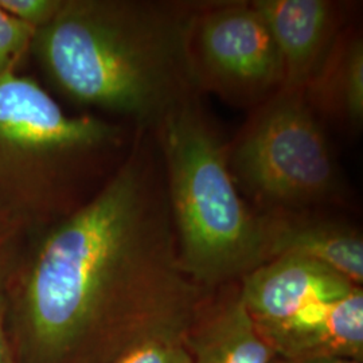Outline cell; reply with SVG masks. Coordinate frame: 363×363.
Wrapping results in <instances>:
<instances>
[{"mask_svg": "<svg viewBox=\"0 0 363 363\" xmlns=\"http://www.w3.org/2000/svg\"><path fill=\"white\" fill-rule=\"evenodd\" d=\"M31 226L25 216L0 196V271L10 267L16 240Z\"/></svg>", "mask_w": 363, "mask_h": 363, "instance_id": "obj_16", "label": "cell"}, {"mask_svg": "<svg viewBox=\"0 0 363 363\" xmlns=\"http://www.w3.org/2000/svg\"><path fill=\"white\" fill-rule=\"evenodd\" d=\"M286 363H362L351 358H340V357H319V358H307V359H298L289 361Z\"/></svg>", "mask_w": 363, "mask_h": 363, "instance_id": "obj_18", "label": "cell"}, {"mask_svg": "<svg viewBox=\"0 0 363 363\" xmlns=\"http://www.w3.org/2000/svg\"><path fill=\"white\" fill-rule=\"evenodd\" d=\"M199 1L62 0L30 52L72 103L152 130L199 94L186 60V28Z\"/></svg>", "mask_w": 363, "mask_h": 363, "instance_id": "obj_2", "label": "cell"}, {"mask_svg": "<svg viewBox=\"0 0 363 363\" xmlns=\"http://www.w3.org/2000/svg\"><path fill=\"white\" fill-rule=\"evenodd\" d=\"M240 193L271 210H306L337 202L343 181L331 144L303 91L280 88L226 143Z\"/></svg>", "mask_w": 363, "mask_h": 363, "instance_id": "obj_5", "label": "cell"}, {"mask_svg": "<svg viewBox=\"0 0 363 363\" xmlns=\"http://www.w3.org/2000/svg\"><path fill=\"white\" fill-rule=\"evenodd\" d=\"M125 142L121 125L69 115L34 78H0V196L31 225L65 217Z\"/></svg>", "mask_w": 363, "mask_h": 363, "instance_id": "obj_4", "label": "cell"}, {"mask_svg": "<svg viewBox=\"0 0 363 363\" xmlns=\"http://www.w3.org/2000/svg\"><path fill=\"white\" fill-rule=\"evenodd\" d=\"M186 335L151 337L121 354L112 363H193Z\"/></svg>", "mask_w": 363, "mask_h": 363, "instance_id": "obj_13", "label": "cell"}, {"mask_svg": "<svg viewBox=\"0 0 363 363\" xmlns=\"http://www.w3.org/2000/svg\"><path fill=\"white\" fill-rule=\"evenodd\" d=\"M62 0H0V7L35 31L49 25L60 11Z\"/></svg>", "mask_w": 363, "mask_h": 363, "instance_id": "obj_15", "label": "cell"}, {"mask_svg": "<svg viewBox=\"0 0 363 363\" xmlns=\"http://www.w3.org/2000/svg\"><path fill=\"white\" fill-rule=\"evenodd\" d=\"M182 268L205 289L241 280L264 264L259 213L241 196L226 150L199 94L155 128Z\"/></svg>", "mask_w": 363, "mask_h": 363, "instance_id": "obj_3", "label": "cell"}, {"mask_svg": "<svg viewBox=\"0 0 363 363\" xmlns=\"http://www.w3.org/2000/svg\"><path fill=\"white\" fill-rule=\"evenodd\" d=\"M264 264L281 256L318 261L362 286V234L339 222L306 210L259 213Z\"/></svg>", "mask_w": 363, "mask_h": 363, "instance_id": "obj_9", "label": "cell"}, {"mask_svg": "<svg viewBox=\"0 0 363 363\" xmlns=\"http://www.w3.org/2000/svg\"><path fill=\"white\" fill-rule=\"evenodd\" d=\"M286 362L340 357L363 362V291L322 303L292 320L259 333Z\"/></svg>", "mask_w": 363, "mask_h": 363, "instance_id": "obj_10", "label": "cell"}, {"mask_svg": "<svg viewBox=\"0 0 363 363\" xmlns=\"http://www.w3.org/2000/svg\"><path fill=\"white\" fill-rule=\"evenodd\" d=\"M186 60L196 91L256 108L283 86L272 34L252 1H199L186 28Z\"/></svg>", "mask_w": 363, "mask_h": 363, "instance_id": "obj_6", "label": "cell"}, {"mask_svg": "<svg viewBox=\"0 0 363 363\" xmlns=\"http://www.w3.org/2000/svg\"><path fill=\"white\" fill-rule=\"evenodd\" d=\"M303 94L318 118L355 132L362 127L363 38L358 27L339 33Z\"/></svg>", "mask_w": 363, "mask_h": 363, "instance_id": "obj_11", "label": "cell"}, {"mask_svg": "<svg viewBox=\"0 0 363 363\" xmlns=\"http://www.w3.org/2000/svg\"><path fill=\"white\" fill-rule=\"evenodd\" d=\"M10 273V267L0 271V363H7L11 352L7 347L6 335H4V316H6V286H7V277Z\"/></svg>", "mask_w": 363, "mask_h": 363, "instance_id": "obj_17", "label": "cell"}, {"mask_svg": "<svg viewBox=\"0 0 363 363\" xmlns=\"http://www.w3.org/2000/svg\"><path fill=\"white\" fill-rule=\"evenodd\" d=\"M193 363H272L276 354L245 308L240 288L206 306L184 337Z\"/></svg>", "mask_w": 363, "mask_h": 363, "instance_id": "obj_12", "label": "cell"}, {"mask_svg": "<svg viewBox=\"0 0 363 363\" xmlns=\"http://www.w3.org/2000/svg\"><path fill=\"white\" fill-rule=\"evenodd\" d=\"M357 286L318 261L281 256L244 276L240 295L257 330L264 333L313 306L345 298Z\"/></svg>", "mask_w": 363, "mask_h": 363, "instance_id": "obj_7", "label": "cell"}, {"mask_svg": "<svg viewBox=\"0 0 363 363\" xmlns=\"http://www.w3.org/2000/svg\"><path fill=\"white\" fill-rule=\"evenodd\" d=\"M45 232L16 303L45 363H112L151 337L187 335L206 304L182 268L154 135L136 130L103 186Z\"/></svg>", "mask_w": 363, "mask_h": 363, "instance_id": "obj_1", "label": "cell"}, {"mask_svg": "<svg viewBox=\"0 0 363 363\" xmlns=\"http://www.w3.org/2000/svg\"><path fill=\"white\" fill-rule=\"evenodd\" d=\"M7 363H15L13 362V355H10V358H9V361H7Z\"/></svg>", "mask_w": 363, "mask_h": 363, "instance_id": "obj_19", "label": "cell"}, {"mask_svg": "<svg viewBox=\"0 0 363 363\" xmlns=\"http://www.w3.org/2000/svg\"><path fill=\"white\" fill-rule=\"evenodd\" d=\"M269 28L284 67L281 88L303 91L339 33L347 26V3L331 0H253Z\"/></svg>", "mask_w": 363, "mask_h": 363, "instance_id": "obj_8", "label": "cell"}, {"mask_svg": "<svg viewBox=\"0 0 363 363\" xmlns=\"http://www.w3.org/2000/svg\"><path fill=\"white\" fill-rule=\"evenodd\" d=\"M35 30L0 7V78L16 72L21 58L30 52Z\"/></svg>", "mask_w": 363, "mask_h": 363, "instance_id": "obj_14", "label": "cell"}]
</instances>
